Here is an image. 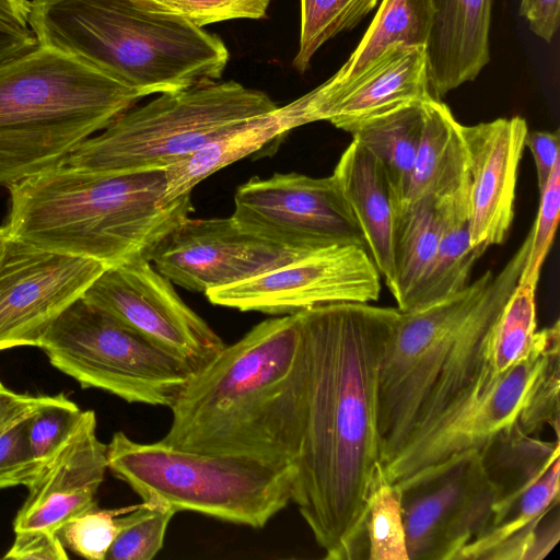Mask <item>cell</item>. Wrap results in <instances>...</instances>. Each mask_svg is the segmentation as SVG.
<instances>
[{"label": "cell", "mask_w": 560, "mask_h": 560, "mask_svg": "<svg viewBox=\"0 0 560 560\" xmlns=\"http://www.w3.org/2000/svg\"><path fill=\"white\" fill-rule=\"evenodd\" d=\"M232 219L269 242L304 252L334 245L365 247L354 217L332 175L295 172L252 177L234 197Z\"/></svg>", "instance_id": "obj_12"}, {"label": "cell", "mask_w": 560, "mask_h": 560, "mask_svg": "<svg viewBox=\"0 0 560 560\" xmlns=\"http://www.w3.org/2000/svg\"><path fill=\"white\" fill-rule=\"evenodd\" d=\"M559 440L533 459L509 491H502L487 528L456 560H539L559 540Z\"/></svg>", "instance_id": "obj_17"}, {"label": "cell", "mask_w": 560, "mask_h": 560, "mask_svg": "<svg viewBox=\"0 0 560 560\" xmlns=\"http://www.w3.org/2000/svg\"><path fill=\"white\" fill-rule=\"evenodd\" d=\"M424 101L369 119L351 132L352 140L366 149L383 166L398 208L407 192L422 136Z\"/></svg>", "instance_id": "obj_26"}, {"label": "cell", "mask_w": 560, "mask_h": 560, "mask_svg": "<svg viewBox=\"0 0 560 560\" xmlns=\"http://www.w3.org/2000/svg\"><path fill=\"white\" fill-rule=\"evenodd\" d=\"M131 508L102 510L96 506L67 522L58 535L66 549L73 553L89 560H106L118 529L116 516Z\"/></svg>", "instance_id": "obj_35"}, {"label": "cell", "mask_w": 560, "mask_h": 560, "mask_svg": "<svg viewBox=\"0 0 560 560\" xmlns=\"http://www.w3.org/2000/svg\"><path fill=\"white\" fill-rule=\"evenodd\" d=\"M526 236L498 272L427 306L400 312L377 378L380 465H388L458 406L489 366L493 325L517 285Z\"/></svg>", "instance_id": "obj_3"}, {"label": "cell", "mask_w": 560, "mask_h": 560, "mask_svg": "<svg viewBox=\"0 0 560 560\" xmlns=\"http://www.w3.org/2000/svg\"><path fill=\"white\" fill-rule=\"evenodd\" d=\"M20 1H23V2H25V1H27V0H20Z\"/></svg>", "instance_id": "obj_45"}, {"label": "cell", "mask_w": 560, "mask_h": 560, "mask_svg": "<svg viewBox=\"0 0 560 560\" xmlns=\"http://www.w3.org/2000/svg\"><path fill=\"white\" fill-rule=\"evenodd\" d=\"M48 398V395L33 396L15 393L0 381V434L18 421L31 416Z\"/></svg>", "instance_id": "obj_41"}, {"label": "cell", "mask_w": 560, "mask_h": 560, "mask_svg": "<svg viewBox=\"0 0 560 560\" xmlns=\"http://www.w3.org/2000/svg\"><path fill=\"white\" fill-rule=\"evenodd\" d=\"M307 98L303 95L277 109L250 118L211 140L192 154L164 168V199L171 202L221 168L237 162L283 137L292 129L310 124Z\"/></svg>", "instance_id": "obj_24"}, {"label": "cell", "mask_w": 560, "mask_h": 560, "mask_svg": "<svg viewBox=\"0 0 560 560\" xmlns=\"http://www.w3.org/2000/svg\"><path fill=\"white\" fill-rule=\"evenodd\" d=\"M31 2L19 0H0V27L25 30L28 26Z\"/></svg>", "instance_id": "obj_43"}, {"label": "cell", "mask_w": 560, "mask_h": 560, "mask_svg": "<svg viewBox=\"0 0 560 560\" xmlns=\"http://www.w3.org/2000/svg\"><path fill=\"white\" fill-rule=\"evenodd\" d=\"M364 533L366 559L409 560L400 489L385 477L382 467L368 495Z\"/></svg>", "instance_id": "obj_29"}, {"label": "cell", "mask_w": 560, "mask_h": 560, "mask_svg": "<svg viewBox=\"0 0 560 560\" xmlns=\"http://www.w3.org/2000/svg\"><path fill=\"white\" fill-rule=\"evenodd\" d=\"M278 107L265 92L233 80L161 93L83 141L65 163L97 173L165 168Z\"/></svg>", "instance_id": "obj_9"}, {"label": "cell", "mask_w": 560, "mask_h": 560, "mask_svg": "<svg viewBox=\"0 0 560 560\" xmlns=\"http://www.w3.org/2000/svg\"><path fill=\"white\" fill-rule=\"evenodd\" d=\"M38 348L82 388L102 389L128 402L171 408L195 373L83 298L55 319Z\"/></svg>", "instance_id": "obj_10"}, {"label": "cell", "mask_w": 560, "mask_h": 560, "mask_svg": "<svg viewBox=\"0 0 560 560\" xmlns=\"http://www.w3.org/2000/svg\"><path fill=\"white\" fill-rule=\"evenodd\" d=\"M534 158L539 192L547 184L555 165L560 161L559 130L527 131L524 141Z\"/></svg>", "instance_id": "obj_39"}, {"label": "cell", "mask_w": 560, "mask_h": 560, "mask_svg": "<svg viewBox=\"0 0 560 560\" xmlns=\"http://www.w3.org/2000/svg\"><path fill=\"white\" fill-rule=\"evenodd\" d=\"M38 40L31 28L10 30L0 27V63L33 48Z\"/></svg>", "instance_id": "obj_42"}, {"label": "cell", "mask_w": 560, "mask_h": 560, "mask_svg": "<svg viewBox=\"0 0 560 560\" xmlns=\"http://www.w3.org/2000/svg\"><path fill=\"white\" fill-rule=\"evenodd\" d=\"M380 293L381 275L369 252L346 244L310 252L205 294L214 305L281 316L334 303H370L377 301Z\"/></svg>", "instance_id": "obj_13"}, {"label": "cell", "mask_w": 560, "mask_h": 560, "mask_svg": "<svg viewBox=\"0 0 560 560\" xmlns=\"http://www.w3.org/2000/svg\"><path fill=\"white\" fill-rule=\"evenodd\" d=\"M298 313L308 386L292 502L325 559H366V500L381 467L377 378L400 311L347 302Z\"/></svg>", "instance_id": "obj_1"}, {"label": "cell", "mask_w": 560, "mask_h": 560, "mask_svg": "<svg viewBox=\"0 0 560 560\" xmlns=\"http://www.w3.org/2000/svg\"><path fill=\"white\" fill-rule=\"evenodd\" d=\"M440 213L443 229L436 253L400 312L427 306L466 288L475 262L488 248L471 244L468 211Z\"/></svg>", "instance_id": "obj_27"}, {"label": "cell", "mask_w": 560, "mask_h": 560, "mask_svg": "<svg viewBox=\"0 0 560 560\" xmlns=\"http://www.w3.org/2000/svg\"><path fill=\"white\" fill-rule=\"evenodd\" d=\"M96 415L82 420L57 455L27 487L28 494L13 521V530H58L97 506L96 494L107 466V444L96 434Z\"/></svg>", "instance_id": "obj_19"}, {"label": "cell", "mask_w": 560, "mask_h": 560, "mask_svg": "<svg viewBox=\"0 0 560 560\" xmlns=\"http://www.w3.org/2000/svg\"><path fill=\"white\" fill-rule=\"evenodd\" d=\"M433 16L432 0H383L354 51L317 91L325 94L346 86L393 46L425 47Z\"/></svg>", "instance_id": "obj_25"}, {"label": "cell", "mask_w": 560, "mask_h": 560, "mask_svg": "<svg viewBox=\"0 0 560 560\" xmlns=\"http://www.w3.org/2000/svg\"><path fill=\"white\" fill-rule=\"evenodd\" d=\"M385 284L396 293L395 223L397 202L381 163L352 140L331 174Z\"/></svg>", "instance_id": "obj_23"}, {"label": "cell", "mask_w": 560, "mask_h": 560, "mask_svg": "<svg viewBox=\"0 0 560 560\" xmlns=\"http://www.w3.org/2000/svg\"><path fill=\"white\" fill-rule=\"evenodd\" d=\"M82 298L177 357L194 372L225 347L149 260L106 268Z\"/></svg>", "instance_id": "obj_14"}, {"label": "cell", "mask_w": 560, "mask_h": 560, "mask_svg": "<svg viewBox=\"0 0 560 560\" xmlns=\"http://www.w3.org/2000/svg\"><path fill=\"white\" fill-rule=\"evenodd\" d=\"M107 466L142 502L253 528L292 502L294 468L255 456L140 443L117 431L107 444Z\"/></svg>", "instance_id": "obj_7"}, {"label": "cell", "mask_w": 560, "mask_h": 560, "mask_svg": "<svg viewBox=\"0 0 560 560\" xmlns=\"http://www.w3.org/2000/svg\"><path fill=\"white\" fill-rule=\"evenodd\" d=\"M4 559L67 560L69 557L58 533L51 530L16 532Z\"/></svg>", "instance_id": "obj_38"}, {"label": "cell", "mask_w": 560, "mask_h": 560, "mask_svg": "<svg viewBox=\"0 0 560 560\" xmlns=\"http://www.w3.org/2000/svg\"><path fill=\"white\" fill-rule=\"evenodd\" d=\"M443 220L429 201L397 211L395 223L396 293L401 311L432 261L442 234Z\"/></svg>", "instance_id": "obj_28"}, {"label": "cell", "mask_w": 560, "mask_h": 560, "mask_svg": "<svg viewBox=\"0 0 560 560\" xmlns=\"http://www.w3.org/2000/svg\"><path fill=\"white\" fill-rule=\"evenodd\" d=\"M520 15L535 35L550 43L559 27L560 0H521Z\"/></svg>", "instance_id": "obj_40"}, {"label": "cell", "mask_w": 560, "mask_h": 560, "mask_svg": "<svg viewBox=\"0 0 560 560\" xmlns=\"http://www.w3.org/2000/svg\"><path fill=\"white\" fill-rule=\"evenodd\" d=\"M106 269L9 237L0 257V351L39 347L55 319Z\"/></svg>", "instance_id": "obj_15"}, {"label": "cell", "mask_w": 560, "mask_h": 560, "mask_svg": "<svg viewBox=\"0 0 560 560\" xmlns=\"http://www.w3.org/2000/svg\"><path fill=\"white\" fill-rule=\"evenodd\" d=\"M307 253L264 240L241 228L232 217H188L162 241L151 262L172 283L206 293L276 269Z\"/></svg>", "instance_id": "obj_16"}, {"label": "cell", "mask_w": 560, "mask_h": 560, "mask_svg": "<svg viewBox=\"0 0 560 560\" xmlns=\"http://www.w3.org/2000/svg\"><path fill=\"white\" fill-rule=\"evenodd\" d=\"M560 213V161L542 190L530 235L529 249L517 284L537 288L542 264L552 245Z\"/></svg>", "instance_id": "obj_36"}, {"label": "cell", "mask_w": 560, "mask_h": 560, "mask_svg": "<svg viewBox=\"0 0 560 560\" xmlns=\"http://www.w3.org/2000/svg\"><path fill=\"white\" fill-rule=\"evenodd\" d=\"M175 511L142 502L116 516L117 534L106 560H151L163 548Z\"/></svg>", "instance_id": "obj_32"}, {"label": "cell", "mask_w": 560, "mask_h": 560, "mask_svg": "<svg viewBox=\"0 0 560 560\" xmlns=\"http://www.w3.org/2000/svg\"><path fill=\"white\" fill-rule=\"evenodd\" d=\"M536 289L517 284L491 330L489 365L500 374L524 359L532 350L537 334Z\"/></svg>", "instance_id": "obj_31"}, {"label": "cell", "mask_w": 560, "mask_h": 560, "mask_svg": "<svg viewBox=\"0 0 560 560\" xmlns=\"http://www.w3.org/2000/svg\"><path fill=\"white\" fill-rule=\"evenodd\" d=\"M141 98L103 71L39 43L0 63V185L63 164Z\"/></svg>", "instance_id": "obj_6"}, {"label": "cell", "mask_w": 560, "mask_h": 560, "mask_svg": "<svg viewBox=\"0 0 560 560\" xmlns=\"http://www.w3.org/2000/svg\"><path fill=\"white\" fill-rule=\"evenodd\" d=\"M559 320L537 330L530 352L500 374L485 370L469 395L406 446L385 477L399 482L451 454L536 436L549 425L559 436Z\"/></svg>", "instance_id": "obj_8"}, {"label": "cell", "mask_w": 560, "mask_h": 560, "mask_svg": "<svg viewBox=\"0 0 560 560\" xmlns=\"http://www.w3.org/2000/svg\"><path fill=\"white\" fill-rule=\"evenodd\" d=\"M307 386L299 313L266 319L194 373L171 407L172 423L161 441L294 468Z\"/></svg>", "instance_id": "obj_2"}, {"label": "cell", "mask_w": 560, "mask_h": 560, "mask_svg": "<svg viewBox=\"0 0 560 560\" xmlns=\"http://www.w3.org/2000/svg\"><path fill=\"white\" fill-rule=\"evenodd\" d=\"M527 122L520 116L462 125L470 174L469 234L474 246L503 243L514 218Z\"/></svg>", "instance_id": "obj_18"}, {"label": "cell", "mask_w": 560, "mask_h": 560, "mask_svg": "<svg viewBox=\"0 0 560 560\" xmlns=\"http://www.w3.org/2000/svg\"><path fill=\"white\" fill-rule=\"evenodd\" d=\"M9 237L106 268L151 261L192 211L190 194L164 199V168L97 173L63 163L11 185Z\"/></svg>", "instance_id": "obj_4"}, {"label": "cell", "mask_w": 560, "mask_h": 560, "mask_svg": "<svg viewBox=\"0 0 560 560\" xmlns=\"http://www.w3.org/2000/svg\"><path fill=\"white\" fill-rule=\"evenodd\" d=\"M378 0H300L299 49L293 67L304 73L329 39L357 26Z\"/></svg>", "instance_id": "obj_30"}, {"label": "cell", "mask_w": 560, "mask_h": 560, "mask_svg": "<svg viewBox=\"0 0 560 560\" xmlns=\"http://www.w3.org/2000/svg\"><path fill=\"white\" fill-rule=\"evenodd\" d=\"M140 8L203 27L230 20H260L271 0H132Z\"/></svg>", "instance_id": "obj_34"}, {"label": "cell", "mask_w": 560, "mask_h": 560, "mask_svg": "<svg viewBox=\"0 0 560 560\" xmlns=\"http://www.w3.org/2000/svg\"><path fill=\"white\" fill-rule=\"evenodd\" d=\"M434 16L425 44L429 91L440 100L474 81L490 59L492 0H432Z\"/></svg>", "instance_id": "obj_22"}, {"label": "cell", "mask_w": 560, "mask_h": 560, "mask_svg": "<svg viewBox=\"0 0 560 560\" xmlns=\"http://www.w3.org/2000/svg\"><path fill=\"white\" fill-rule=\"evenodd\" d=\"M311 122L326 120L352 132L364 121L432 97L424 46L388 48L366 71L330 93H306Z\"/></svg>", "instance_id": "obj_20"}, {"label": "cell", "mask_w": 560, "mask_h": 560, "mask_svg": "<svg viewBox=\"0 0 560 560\" xmlns=\"http://www.w3.org/2000/svg\"><path fill=\"white\" fill-rule=\"evenodd\" d=\"M8 240H9V235H8L5 226H0V257L4 250Z\"/></svg>", "instance_id": "obj_44"}, {"label": "cell", "mask_w": 560, "mask_h": 560, "mask_svg": "<svg viewBox=\"0 0 560 560\" xmlns=\"http://www.w3.org/2000/svg\"><path fill=\"white\" fill-rule=\"evenodd\" d=\"M28 417L0 434V489L28 487L39 475L28 442Z\"/></svg>", "instance_id": "obj_37"}, {"label": "cell", "mask_w": 560, "mask_h": 560, "mask_svg": "<svg viewBox=\"0 0 560 560\" xmlns=\"http://www.w3.org/2000/svg\"><path fill=\"white\" fill-rule=\"evenodd\" d=\"M39 44L72 55L142 97L219 81L230 59L203 27L132 0H32Z\"/></svg>", "instance_id": "obj_5"}, {"label": "cell", "mask_w": 560, "mask_h": 560, "mask_svg": "<svg viewBox=\"0 0 560 560\" xmlns=\"http://www.w3.org/2000/svg\"><path fill=\"white\" fill-rule=\"evenodd\" d=\"M395 483L409 560H456L487 528L501 495L478 448L451 454Z\"/></svg>", "instance_id": "obj_11"}, {"label": "cell", "mask_w": 560, "mask_h": 560, "mask_svg": "<svg viewBox=\"0 0 560 560\" xmlns=\"http://www.w3.org/2000/svg\"><path fill=\"white\" fill-rule=\"evenodd\" d=\"M83 411L66 395L58 394L49 396L28 417V442L39 472L74 433Z\"/></svg>", "instance_id": "obj_33"}, {"label": "cell", "mask_w": 560, "mask_h": 560, "mask_svg": "<svg viewBox=\"0 0 560 560\" xmlns=\"http://www.w3.org/2000/svg\"><path fill=\"white\" fill-rule=\"evenodd\" d=\"M423 107L422 136L398 210L429 201L440 211H469V161L462 124L440 100L430 97Z\"/></svg>", "instance_id": "obj_21"}]
</instances>
